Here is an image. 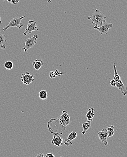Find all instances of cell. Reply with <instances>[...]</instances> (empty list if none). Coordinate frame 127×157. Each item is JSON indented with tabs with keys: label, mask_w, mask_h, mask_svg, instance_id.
<instances>
[{
	"label": "cell",
	"mask_w": 127,
	"mask_h": 157,
	"mask_svg": "<svg viewBox=\"0 0 127 157\" xmlns=\"http://www.w3.org/2000/svg\"><path fill=\"white\" fill-rule=\"evenodd\" d=\"M6 37L4 33L0 31V48L4 50L6 48Z\"/></svg>",
	"instance_id": "12"
},
{
	"label": "cell",
	"mask_w": 127,
	"mask_h": 157,
	"mask_svg": "<svg viewBox=\"0 0 127 157\" xmlns=\"http://www.w3.org/2000/svg\"><path fill=\"white\" fill-rule=\"evenodd\" d=\"M21 80L24 85H29L34 80V76L31 75L29 72H26L25 73L21 74Z\"/></svg>",
	"instance_id": "7"
},
{
	"label": "cell",
	"mask_w": 127,
	"mask_h": 157,
	"mask_svg": "<svg viewBox=\"0 0 127 157\" xmlns=\"http://www.w3.org/2000/svg\"><path fill=\"white\" fill-rule=\"evenodd\" d=\"M116 88L122 92L123 96H125L127 95V91L126 86L124 85L121 79L119 80L116 82Z\"/></svg>",
	"instance_id": "10"
},
{
	"label": "cell",
	"mask_w": 127,
	"mask_h": 157,
	"mask_svg": "<svg viewBox=\"0 0 127 157\" xmlns=\"http://www.w3.org/2000/svg\"><path fill=\"white\" fill-rule=\"evenodd\" d=\"M70 123V118L68 112L65 110L62 111L58 119H51L48 122L49 131L53 135H62L66 127Z\"/></svg>",
	"instance_id": "1"
},
{
	"label": "cell",
	"mask_w": 127,
	"mask_h": 157,
	"mask_svg": "<svg viewBox=\"0 0 127 157\" xmlns=\"http://www.w3.org/2000/svg\"><path fill=\"white\" fill-rule=\"evenodd\" d=\"M39 97L41 100H46L48 97V92L46 91H41L39 93Z\"/></svg>",
	"instance_id": "17"
},
{
	"label": "cell",
	"mask_w": 127,
	"mask_h": 157,
	"mask_svg": "<svg viewBox=\"0 0 127 157\" xmlns=\"http://www.w3.org/2000/svg\"><path fill=\"white\" fill-rule=\"evenodd\" d=\"M2 23V21H1V17H0V24Z\"/></svg>",
	"instance_id": "27"
},
{
	"label": "cell",
	"mask_w": 127,
	"mask_h": 157,
	"mask_svg": "<svg viewBox=\"0 0 127 157\" xmlns=\"http://www.w3.org/2000/svg\"><path fill=\"white\" fill-rule=\"evenodd\" d=\"M77 137V133L75 132V131H73L69 134L68 136V137L66 139L64 140V143L65 146H70L73 144L72 141L74 140L75 138Z\"/></svg>",
	"instance_id": "9"
},
{
	"label": "cell",
	"mask_w": 127,
	"mask_h": 157,
	"mask_svg": "<svg viewBox=\"0 0 127 157\" xmlns=\"http://www.w3.org/2000/svg\"><path fill=\"white\" fill-rule=\"evenodd\" d=\"M95 110L93 107H91L88 110V112L86 115V117L87 118V121L91 122L93 117L95 116L94 112Z\"/></svg>",
	"instance_id": "13"
},
{
	"label": "cell",
	"mask_w": 127,
	"mask_h": 157,
	"mask_svg": "<svg viewBox=\"0 0 127 157\" xmlns=\"http://www.w3.org/2000/svg\"><path fill=\"white\" fill-rule=\"evenodd\" d=\"M98 134L99 138L101 143H103L105 146H107L108 142L107 139L108 137V133L107 129H102L101 131L99 132Z\"/></svg>",
	"instance_id": "8"
},
{
	"label": "cell",
	"mask_w": 127,
	"mask_h": 157,
	"mask_svg": "<svg viewBox=\"0 0 127 157\" xmlns=\"http://www.w3.org/2000/svg\"><path fill=\"white\" fill-rule=\"evenodd\" d=\"M49 76L50 78L51 79L55 78L56 77L54 71H51L50 72L49 74Z\"/></svg>",
	"instance_id": "21"
},
{
	"label": "cell",
	"mask_w": 127,
	"mask_h": 157,
	"mask_svg": "<svg viewBox=\"0 0 127 157\" xmlns=\"http://www.w3.org/2000/svg\"><path fill=\"white\" fill-rule=\"evenodd\" d=\"M19 1H20V0H7V2H8L11 3L14 5H15L18 3Z\"/></svg>",
	"instance_id": "22"
},
{
	"label": "cell",
	"mask_w": 127,
	"mask_h": 157,
	"mask_svg": "<svg viewBox=\"0 0 127 157\" xmlns=\"http://www.w3.org/2000/svg\"><path fill=\"white\" fill-rule=\"evenodd\" d=\"M25 16H23L20 18H13L10 21L9 24L3 29V31H5L10 27H16L19 29H21L23 26V24L21 22V20L25 18Z\"/></svg>",
	"instance_id": "3"
},
{
	"label": "cell",
	"mask_w": 127,
	"mask_h": 157,
	"mask_svg": "<svg viewBox=\"0 0 127 157\" xmlns=\"http://www.w3.org/2000/svg\"><path fill=\"white\" fill-rule=\"evenodd\" d=\"M46 157H55V155H53V154H51V153H48V154H47L46 155Z\"/></svg>",
	"instance_id": "24"
},
{
	"label": "cell",
	"mask_w": 127,
	"mask_h": 157,
	"mask_svg": "<svg viewBox=\"0 0 127 157\" xmlns=\"http://www.w3.org/2000/svg\"><path fill=\"white\" fill-rule=\"evenodd\" d=\"M106 18L107 17L103 13L98 9H96L91 15L88 17V19L91 21V24L94 25V26L99 27L103 22L106 21Z\"/></svg>",
	"instance_id": "2"
},
{
	"label": "cell",
	"mask_w": 127,
	"mask_h": 157,
	"mask_svg": "<svg viewBox=\"0 0 127 157\" xmlns=\"http://www.w3.org/2000/svg\"><path fill=\"white\" fill-rule=\"evenodd\" d=\"M44 157V154L43 153H40V154H39V155H36V157Z\"/></svg>",
	"instance_id": "25"
},
{
	"label": "cell",
	"mask_w": 127,
	"mask_h": 157,
	"mask_svg": "<svg viewBox=\"0 0 127 157\" xmlns=\"http://www.w3.org/2000/svg\"><path fill=\"white\" fill-rule=\"evenodd\" d=\"M39 30V29L37 26V22L35 21L29 20L28 22L27 28L25 29V31L23 33V35L26 36L31 33L33 31H36Z\"/></svg>",
	"instance_id": "6"
},
{
	"label": "cell",
	"mask_w": 127,
	"mask_h": 157,
	"mask_svg": "<svg viewBox=\"0 0 127 157\" xmlns=\"http://www.w3.org/2000/svg\"><path fill=\"white\" fill-rule=\"evenodd\" d=\"M82 126L83 130H82V135H84L86 133V131L91 127L90 121H87V122L82 123Z\"/></svg>",
	"instance_id": "15"
},
{
	"label": "cell",
	"mask_w": 127,
	"mask_h": 157,
	"mask_svg": "<svg viewBox=\"0 0 127 157\" xmlns=\"http://www.w3.org/2000/svg\"><path fill=\"white\" fill-rule=\"evenodd\" d=\"M38 39V35L35 34L33 37H30L26 40L24 47L22 48V50L24 51V52H26L29 49L34 47L35 44L37 43Z\"/></svg>",
	"instance_id": "4"
},
{
	"label": "cell",
	"mask_w": 127,
	"mask_h": 157,
	"mask_svg": "<svg viewBox=\"0 0 127 157\" xmlns=\"http://www.w3.org/2000/svg\"><path fill=\"white\" fill-rule=\"evenodd\" d=\"M115 127L114 126H109L107 127V130L108 133V137H110L113 136L115 134Z\"/></svg>",
	"instance_id": "16"
},
{
	"label": "cell",
	"mask_w": 127,
	"mask_h": 157,
	"mask_svg": "<svg viewBox=\"0 0 127 157\" xmlns=\"http://www.w3.org/2000/svg\"><path fill=\"white\" fill-rule=\"evenodd\" d=\"M113 65H114V79L116 82H117L120 79V77L119 76L118 73L117 71L116 65V63H114Z\"/></svg>",
	"instance_id": "18"
},
{
	"label": "cell",
	"mask_w": 127,
	"mask_h": 157,
	"mask_svg": "<svg viewBox=\"0 0 127 157\" xmlns=\"http://www.w3.org/2000/svg\"><path fill=\"white\" fill-rule=\"evenodd\" d=\"M51 143L56 146H61L64 144L63 139L59 135H53V139Z\"/></svg>",
	"instance_id": "11"
},
{
	"label": "cell",
	"mask_w": 127,
	"mask_h": 157,
	"mask_svg": "<svg viewBox=\"0 0 127 157\" xmlns=\"http://www.w3.org/2000/svg\"><path fill=\"white\" fill-rule=\"evenodd\" d=\"M44 62L43 61L40 59L35 60L33 62V66L36 70H39L43 66Z\"/></svg>",
	"instance_id": "14"
},
{
	"label": "cell",
	"mask_w": 127,
	"mask_h": 157,
	"mask_svg": "<svg viewBox=\"0 0 127 157\" xmlns=\"http://www.w3.org/2000/svg\"><path fill=\"white\" fill-rule=\"evenodd\" d=\"M52 0H47V2H48V3H51V2H52Z\"/></svg>",
	"instance_id": "26"
},
{
	"label": "cell",
	"mask_w": 127,
	"mask_h": 157,
	"mask_svg": "<svg viewBox=\"0 0 127 157\" xmlns=\"http://www.w3.org/2000/svg\"><path fill=\"white\" fill-rule=\"evenodd\" d=\"M54 72H55V75H56V76H61V75H64V73H62L61 72L59 71L58 70L56 69V70L54 71Z\"/></svg>",
	"instance_id": "20"
},
{
	"label": "cell",
	"mask_w": 127,
	"mask_h": 157,
	"mask_svg": "<svg viewBox=\"0 0 127 157\" xmlns=\"http://www.w3.org/2000/svg\"><path fill=\"white\" fill-rule=\"evenodd\" d=\"M113 24H112L108 23H107L106 21H105L99 27L94 26V29L98 30L100 33L101 35H102L103 34H107L108 32L110 30Z\"/></svg>",
	"instance_id": "5"
},
{
	"label": "cell",
	"mask_w": 127,
	"mask_h": 157,
	"mask_svg": "<svg viewBox=\"0 0 127 157\" xmlns=\"http://www.w3.org/2000/svg\"><path fill=\"white\" fill-rule=\"evenodd\" d=\"M116 82L113 79L111 80L110 81V84L111 86L113 87H116Z\"/></svg>",
	"instance_id": "23"
},
{
	"label": "cell",
	"mask_w": 127,
	"mask_h": 157,
	"mask_svg": "<svg viewBox=\"0 0 127 157\" xmlns=\"http://www.w3.org/2000/svg\"><path fill=\"white\" fill-rule=\"evenodd\" d=\"M4 66L5 68L6 69L11 70L14 67L13 62L11 61H7L5 62V63Z\"/></svg>",
	"instance_id": "19"
}]
</instances>
